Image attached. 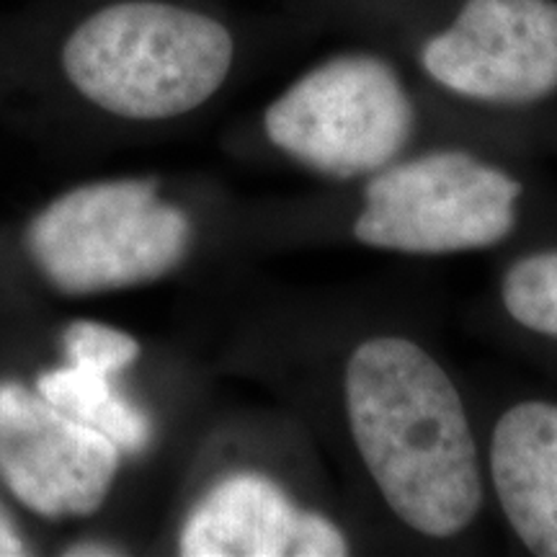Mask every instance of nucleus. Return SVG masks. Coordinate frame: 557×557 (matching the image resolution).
Here are the masks:
<instances>
[{
  "label": "nucleus",
  "mask_w": 557,
  "mask_h": 557,
  "mask_svg": "<svg viewBox=\"0 0 557 557\" xmlns=\"http://www.w3.org/2000/svg\"><path fill=\"white\" fill-rule=\"evenodd\" d=\"M346 416L369 478L403 524L457 537L483 506L478 444L455 382L416 341L367 338L344 377Z\"/></svg>",
  "instance_id": "f257e3e1"
},
{
  "label": "nucleus",
  "mask_w": 557,
  "mask_h": 557,
  "mask_svg": "<svg viewBox=\"0 0 557 557\" xmlns=\"http://www.w3.org/2000/svg\"><path fill=\"white\" fill-rule=\"evenodd\" d=\"M54 73L81 101L129 122L191 114L227 86L238 34L189 0H101L67 21Z\"/></svg>",
  "instance_id": "f03ea898"
},
{
  "label": "nucleus",
  "mask_w": 557,
  "mask_h": 557,
  "mask_svg": "<svg viewBox=\"0 0 557 557\" xmlns=\"http://www.w3.org/2000/svg\"><path fill=\"white\" fill-rule=\"evenodd\" d=\"M416 124V99L398 65L372 50L320 60L263 111V129L276 150L341 181L395 163Z\"/></svg>",
  "instance_id": "7ed1b4c3"
},
{
  "label": "nucleus",
  "mask_w": 557,
  "mask_h": 557,
  "mask_svg": "<svg viewBox=\"0 0 557 557\" xmlns=\"http://www.w3.org/2000/svg\"><path fill=\"white\" fill-rule=\"evenodd\" d=\"M191 235L189 214L160 201L156 181L120 178L62 194L32 220L26 243L60 292L99 295L171 274Z\"/></svg>",
  "instance_id": "20e7f679"
},
{
  "label": "nucleus",
  "mask_w": 557,
  "mask_h": 557,
  "mask_svg": "<svg viewBox=\"0 0 557 557\" xmlns=\"http://www.w3.org/2000/svg\"><path fill=\"white\" fill-rule=\"evenodd\" d=\"M519 197L517 178L470 152H426L372 173L354 235L408 256L483 250L517 227Z\"/></svg>",
  "instance_id": "39448f33"
},
{
  "label": "nucleus",
  "mask_w": 557,
  "mask_h": 557,
  "mask_svg": "<svg viewBox=\"0 0 557 557\" xmlns=\"http://www.w3.org/2000/svg\"><path fill=\"white\" fill-rule=\"evenodd\" d=\"M413 62L438 90L483 107L557 94V0H449L416 32Z\"/></svg>",
  "instance_id": "423d86ee"
},
{
  "label": "nucleus",
  "mask_w": 557,
  "mask_h": 557,
  "mask_svg": "<svg viewBox=\"0 0 557 557\" xmlns=\"http://www.w3.org/2000/svg\"><path fill=\"white\" fill-rule=\"evenodd\" d=\"M122 449L99 429L18 382H0V480L45 519L90 517L103 506Z\"/></svg>",
  "instance_id": "0eeeda50"
},
{
  "label": "nucleus",
  "mask_w": 557,
  "mask_h": 557,
  "mask_svg": "<svg viewBox=\"0 0 557 557\" xmlns=\"http://www.w3.org/2000/svg\"><path fill=\"white\" fill-rule=\"evenodd\" d=\"M491 478L508 524L532 555L557 557V406L527 400L498 418Z\"/></svg>",
  "instance_id": "6e6552de"
},
{
  "label": "nucleus",
  "mask_w": 557,
  "mask_h": 557,
  "mask_svg": "<svg viewBox=\"0 0 557 557\" xmlns=\"http://www.w3.org/2000/svg\"><path fill=\"white\" fill-rule=\"evenodd\" d=\"M302 508L261 472L222 478L181 529L186 557H295Z\"/></svg>",
  "instance_id": "1a4fd4ad"
},
{
  "label": "nucleus",
  "mask_w": 557,
  "mask_h": 557,
  "mask_svg": "<svg viewBox=\"0 0 557 557\" xmlns=\"http://www.w3.org/2000/svg\"><path fill=\"white\" fill-rule=\"evenodd\" d=\"M37 393L67 416L107 434L122 455H137L150 444V418L124 398L111 382V374L67 364L41 374Z\"/></svg>",
  "instance_id": "9d476101"
},
{
  "label": "nucleus",
  "mask_w": 557,
  "mask_h": 557,
  "mask_svg": "<svg viewBox=\"0 0 557 557\" xmlns=\"http://www.w3.org/2000/svg\"><path fill=\"white\" fill-rule=\"evenodd\" d=\"M500 299L521 329L557 338V250L513 263L500 282Z\"/></svg>",
  "instance_id": "9b49d317"
},
{
  "label": "nucleus",
  "mask_w": 557,
  "mask_h": 557,
  "mask_svg": "<svg viewBox=\"0 0 557 557\" xmlns=\"http://www.w3.org/2000/svg\"><path fill=\"white\" fill-rule=\"evenodd\" d=\"M67 364L94 369V372L111 374L132 367L139 357V341L129 333L111 329V325L94 323V320H75L62 333Z\"/></svg>",
  "instance_id": "f8f14e48"
},
{
  "label": "nucleus",
  "mask_w": 557,
  "mask_h": 557,
  "mask_svg": "<svg viewBox=\"0 0 557 557\" xmlns=\"http://www.w3.org/2000/svg\"><path fill=\"white\" fill-rule=\"evenodd\" d=\"M348 555V542L341 529L315 511H302L295 557H341Z\"/></svg>",
  "instance_id": "ddd939ff"
},
{
  "label": "nucleus",
  "mask_w": 557,
  "mask_h": 557,
  "mask_svg": "<svg viewBox=\"0 0 557 557\" xmlns=\"http://www.w3.org/2000/svg\"><path fill=\"white\" fill-rule=\"evenodd\" d=\"M29 553L32 549L26 545V540L21 537V532L16 529V524H13L9 511L0 506V557H18Z\"/></svg>",
  "instance_id": "4468645a"
},
{
  "label": "nucleus",
  "mask_w": 557,
  "mask_h": 557,
  "mask_svg": "<svg viewBox=\"0 0 557 557\" xmlns=\"http://www.w3.org/2000/svg\"><path fill=\"white\" fill-rule=\"evenodd\" d=\"M67 555H120V549L107 545H78V549H67Z\"/></svg>",
  "instance_id": "2eb2a0df"
}]
</instances>
